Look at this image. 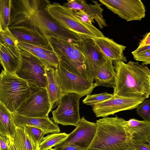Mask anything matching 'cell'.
<instances>
[{
    "mask_svg": "<svg viewBox=\"0 0 150 150\" xmlns=\"http://www.w3.org/2000/svg\"><path fill=\"white\" fill-rule=\"evenodd\" d=\"M46 0H11L9 26H24L37 30L46 38L53 36L77 43L81 37L62 26L46 9Z\"/></svg>",
    "mask_w": 150,
    "mask_h": 150,
    "instance_id": "1",
    "label": "cell"
},
{
    "mask_svg": "<svg viewBox=\"0 0 150 150\" xmlns=\"http://www.w3.org/2000/svg\"><path fill=\"white\" fill-rule=\"evenodd\" d=\"M116 74L113 95L125 97H144L150 95V70L138 62L127 63L113 62Z\"/></svg>",
    "mask_w": 150,
    "mask_h": 150,
    "instance_id": "2",
    "label": "cell"
},
{
    "mask_svg": "<svg viewBox=\"0 0 150 150\" xmlns=\"http://www.w3.org/2000/svg\"><path fill=\"white\" fill-rule=\"evenodd\" d=\"M126 121L117 116L97 120L96 135L86 150H134Z\"/></svg>",
    "mask_w": 150,
    "mask_h": 150,
    "instance_id": "3",
    "label": "cell"
},
{
    "mask_svg": "<svg viewBox=\"0 0 150 150\" xmlns=\"http://www.w3.org/2000/svg\"><path fill=\"white\" fill-rule=\"evenodd\" d=\"M47 38L59 62L66 69L78 76L91 80L85 65V57L77 43L53 36L48 37Z\"/></svg>",
    "mask_w": 150,
    "mask_h": 150,
    "instance_id": "4",
    "label": "cell"
},
{
    "mask_svg": "<svg viewBox=\"0 0 150 150\" xmlns=\"http://www.w3.org/2000/svg\"><path fill=\"white\" fill-rule=\"evenodd\" d=\"M46 9L57 23L80 37L93 39L105 36L93 24L83 21L71 9L64 5L50 2Z\"/></svg>",
    "mask_w": 150,
    "mask_h": 150,
    "instance_id": "5",
    "label": "cell"
},
{
    "mask_svg": "<svg viewBox=\"0 0 150 150\" xmlns=\"http://www.w3.org/2000/svg\"><path fill=\"white\" fill-rule=\"evenodd\" d=\"M0 78V102L13 113L31 96L32 88L16 74L4 70H2Z\"/></svg>",
    "mask_w": 150,
    "mask_h": 150,
    "instance_id": "6",
    "label": "cell"
},
{
    "mask_svg": "<svg viewBox=\"0 0 150 150\" xmlns=\"http://www.w3.org/2000/svg\"><path fill=\"white\" fill-rule=\"evenodd\" d=\"M21 63L16 74L31 88H47L46 66L37 57L20 49Z\"/></svg>",
    "mask_w": 150,
    "mask_h": 150,
    "instance_id": "7",
    "label": "cell"
},
{
    "mask_svg": "<svg viewBox=\"0 0 150 150\" xmlns=\"http://www.w3.org/2000/svg\"><path fill=\"white\" fill-rule=\"evenodd\" d=\"M31 88V96L14 113L28 117H49L48 114L53 106L50 102L47 88Z\"/></svg>",
    "mask_w": 150,
    "mask_h": 150,
    "instance_id": "8",
    "label": "cell"
},
{
    "mask_svg": "<svg viewBox=\"0 0 150 150\" xmlns=\"http://www.w3.org/2000/svg\"><path fill=\"white\" fill-rule=\"evenodd\" d=\"M81 97L74 93L64 94L58 102L57 108L52 112L54 123L76 126L81 120L79 99Z\"/></svg>",
    "mask_w": 150,
    "mask_h": 150,
    "instance_id": "9",
    "label": "cell"
},
{
    "mask_svg": "<svg viewBox=\"0 0 150 150\" xmlns=\"http://www.w3.org/2000/svg\"><path fill=\"white\" fill-rule=\"evenodd\" d=\"M56 68L60 87L64 94L74 93L82 97L90 94L96 87L92 81L69 72L60 62Z\"/></svg>",
    "mask_w": 150,
    "mask_h": 150,
    "instance_id": "10",
    "label": "cell"
},
{
    "mask_svg": "<svg viewBox=\"0 0 150 150\" xmlns=\"http://www.w3.org/2000/svg\"><path fill=\"white\" fill-rule=\"evenodd\" d=\"M107 8L127 21H141L145 17V7L140 0H99Z\"/></svg>",
    "mask_w": 150,
    "mask_h": 150,
    "instance_id": "11",
    "label": "cell"
},
{
    "mask_svg": "<svg viewBox=\"0 0 150 150\" xmlns=\"http://www.w3.org/2000/svg\"><path fill=\"white\" fill-rule=\"evenodd\" d=\"M97 128L96 123L87 120L83 116L66 139L54 148L56 150H60L63 147L73 146L86 150L94 138Z\"/></svg>",
    "mask_w": 150,
    "mask_h": 150,
    "instance_id": "12",
    "label": "cell"
},
{
    "mask_svg": "<svg viewBox=\"0 0 150 150\" xmlns=\"http://www.w3.org/2000/svg\"><path fill=\"white\" fill-rule=\"evenodd\" d=\"M146 99L144 97H125L113 95L93 106L92 110L96 117H105L120 111L136 108Z\"/></svg>",
    "mask_w": 150,
    "mask_h": 150,
    "instance_id": "13",
    "label": "cell"
},
{
    "mask_svg": "<svg viewBox=\"0 0 150 150\" xmlns=\"http://www.w3.org/2000/svg\"><path fill=\"white\" fill-rule=\"evenodd\" d=\"M77 44L85 57V64L87 73L93 82L99 69L108 59L98 48L92 39L81 37Z\"/></svg>",
    "mask_w": 150,
    "mask_h": 150,
    "instance_id": "14",
    "label": "cell"
},
{
    "mask_svg": "<svg viewBox=\"0 0 150 150\" xmlns=\"http://www.w3.org/2000/svg\"><path fill=\"white\" fill-rule=\"evenodd\" d=\"M92 39L98 48L108 59L113 62H127V57L123 53L126 48L125 46L118 44L112 39L105 36Z\"/></svg>",
    "mask_w": 150,
    "mask_h": 150,
    "instance_id": "15",
    "label": "cell"
},
{
    "mask_svg": "<svg viewBox=\"0 0 150 150\" xmlns=\"http://www.w3.org/2000/svg\"><path fill=\"white\" fill-rule=\"evenodd\" d=\"M93 4H88L85 0H67L64 4L65 6L71 9H79L86 13L97 23L102 29L108 25L103 15V9L97 1H92Z\"/></svg>",
    "mask_w": 150,
    "mask_h": 150,
    "instance_id": "16",
    "label": "cell"
},
{
    "mask_svg": "<svg viewBox=\"0 0 150 150\" xmlns=\"http://www.w3.org/2000/svg\"><path fill=\"white\" fill-rule=\"evenodd\" d=\"M17 126L24 127L30 126L40 129L45 134L59 133L60 130L58 126L52 121L49 117H25L16 113H12Z\"/></svg>",
    "mask_w": 150,
    "mask_h": 150,
    "instance_id": "17",
    "label": "cell"
},
{
    "mask_svg": "<svg viewBox=\"0 0 150 150\" xmlns=\"http://www.w3.org/2000/svg\"><path fill=\"white\" fill-rule=\"evenodd\" d=\"M0 59L4 71L16 74L21 63L20 49L0 44Z\"/></svg>",
    "mask_w": 150,
    "mask_h": 150,
    "instance_id": "18",
    "label": "cell"
},
{
    "mask_svg": "<svg viewBox=\"0 0 150 150\" xmlns=\"http://www.w3.org/2000/svg\"><path fill=\"white\" fill-rule=\"evenodd\" d=\"M8 29L18 41L41 46L49 44L47 38L36 30L24 26H9Z\"/></svg>",
    "mask_w": 150,
    "mask_h": 150,
    "instance_id": "19",
    "label": "cell"
},
{
    "mask_svg": "<svg viewBox=\"0 0 150 150\" xmlns=\"http://www.w3.org/2000/svg\"><path fill=\"white\" fill-rule=\"evenodd\" d=\"M126 125L134 143H146L150 137V120L132 118L126 121Z\"/></svg>",
    "mask_w": 150,
    "mask_h": 150,
    "instance_id": "20",
    "label": "cell"
},
{
    "mask_svg": "<svg viewBox=\"0 0 150 150\" xmlns=\"http://www.w3.org/2000/svg\"><path fill=\"white\" fill-rule=\"evenodd\" d=\"M47 78V86L50 102L53 106L58 103L61 97L64 94L61 90L56 68L46 66Z\"/></svg>",
    "mask_w": 150,
    "mask_h": 150,
    "instance_id": "21",
    "label": "cell"
},
{
    "mask_svg": "<svg viewBox=\"0 0 150 150\" xmlns=\"http://www.w3.org/2000/svg\"><path fill=\"white\" fill-rule=\"evenodd\" d=\"M116 77V74L113 62L108 59L98 70L95 76L94 84L96 87L103 86L114 88Z\"/></svg>",
    "mask_w": 150,
    "mask_h": 150,
    "instance_id": "22",
    "label": "cell"
},
{
    "mask_svg": "<svg viewBox=\"0 0 150 150\" xmlns=\"http://www.w3.org/2000/svg\"><path fill=\"white\" fill-rule=\"evenodd\" d=\"M16 127L12 113L0 102V135L13 139Z\"/></svg>",
    "mask_w": 150,
    "mask_h": 150,
    "instance_id": "23",
    "label": "cell"
},
{
    "mask_svg": "<svg viewBox=\"0 0 150 150\" xmlns=\"http://www.w3.org/2000/svg\"><path fill=\"white\" fill-rule=\"evenodd\" d=\"M14 138L22 150H40L39 146L27 134L24 127L17 126Z\"/></svg>",
    "mask_w": 150,
    "mask_h": 150,
    "instance_id": "24",
    "label": "cell"
},
{
    "mask_svg": "<svg viewBox=\"0 0 150 150\" xmlns=\"http://www.w3.org/2000/svg\"><path fill=\"white\" fill-rule=\"evenodd\" d=\"M65 133H52L44 137L39 145L40 150H48L62 143L68 136Z\"/></svg>",
    "mask_w": 150,
    "mask_h": 150,
    "instance_id": "25",
    "label": "cell"
},
{
    "mask_svg": "<svg viewBox=\"0 0 150 150\" xmlns=\"http://www.w3.org/2000/svg\"><path fill=\"white\" fill-rule=\"evenodd\" d=\"M11 6V0H0V30L8 28Z\"/></svg>",
    "mask_w": 150,
    "mask_h": 150,
    "instance_id": "26",
    "label": "cell"
},
{
    "mask_svg": "<svg viewBox=\"0 0 150 150\" xmlns=\"http://www.w3.org/2000/svg\"><path fill=\"white\" fill-rule=\"evenodd\" d=\"M18 46L20 49L26 51L30 53L54 52L49 44L47 45L41 46L18 41Z\"/></svg>",
    "mask_w": 150,
    "mask_h": 150,
    "instance_id": "27",
    "label": "cell"
},
{
    "mask_svg": "<svg viewBox=\"0 0 150 150\" xmlns=\"http://www.w3.org/2000/svg\"><path fill=\"white\" fill-rule=\"evenodd\" d=\"M31 54L40 60L45 66L56 68L59 62V60L54 52L33 53Z\"/></svg>",
    "mask_w": 150,
    "mask_h": 150,
    "instance_id": "28",
    "label": "cell"
},
{
    "mask_svg": "<svg viewBox=\"0 0 150 150\" xmlns=\"http://www.w3.org/2000/svg\"><path fill=\"white\" fill-rule=\"evenodd\" d=\"M18 41L12 33L8 28L0 30V44L14 48H19Z\"/></svg>",
    "mask_w": 150,
    "mask_h": 150,
    "instance_id": "29",
    "label": "cell"
},
{
    "mask_svg": "<svg viewBox=\"0 0 150 150\" xmlns=\"http://www.w3.org/2000/svg\"><path fill=\"white\" fill-rule=\"evenodd\" d=\"M113 95V94H109L107 92L98 94H88L83 100V103L92 107L96 104L111 98Z\"/></svg>",
    "mask_w": 150,
    "mask_h": 150,
    "instance_id": "30",
    "label": "cell"
},
{
    "mask_svg": "<svg viewBox=\"0 0 150 150\" xmlns=\"http://www.w3.org/2000/svg\"><path fill=\"white\" fill-rule=\"evenodd\" d=\"M27 134L38 146L41 142L44 136L46 134L42 129L33 127L26 126L24 127Z\"/></svg>",
    "mask_w": 150,
    "mask_h": 150,
    "instance_id": "31",
    "label": "cell"
},
{
    "mask_svg": "<svg viewBox=\"0 0 150 150\" xmlns=\"http://www.w3.org/2000/svg\"><path fill=\"white\" fill-rule=\"evenodd\" d=\"M137 115L143 120H149L150 99L145 100L136 108Z\"/></svg>",
    "mask_w": 150,
    "mask_h": 150,
    "instance_id": "32",
    "label": "cell"
},
{
    "mask_svg": "<svg viewBox=\"0 0 150 150\" xmlns=\"http://www.w3.org/2000/svg\"><path fill=\"white\" fill-rule=\"evenodd\" d=\"M132 55L136 60L142 62V65L150 64V51L144 52Z\"/></svg>",
    "mask_w": 150,
    "mask_h": 150,
    "instance_id": "33",
    "label": "cell"
},
{
    "mask_svg": "<svg viewBox=\"0 0 150 150\" xmlns=\"http://www.w3.org/2000/svg\"><path fill=\"white\" fill-rule=\"evenodd\" d=\"M71 9L74 12L75 14L83 21L90 24H92V22L94 23V19L83 11L79 9Z\"/></svg>",
    "mask_w": 150,
    "mask_h": 150,
    "instance_id": "34",
    "label": "cell"
},
{
    "mask_svg": "<svg viewBox=\"0 0 150 150\" xmlns=\"http://www.w3.org/2000/svg\"><path fill=\"white\" fill-rule=\"evenodd\" d=\"M10 140L7 136L0 135V150H8Z\"/></svg>",
    "mask_w": 150,
    "mask_h": 150,
    "instance_id": "35",
    "label": "cell"
},
{
    "mask_svg": "<svg viewBox=\"0 0 150 150\" xmlns=\"http://www.w3.org/2000/svg\"><path fill=\"white\" fill-rule=\"evenodd\" d=\"M150 45V32L146 34L139 43L138 47Z\"/></svg>",
    "mask_w": 150,
    "mask_h": 150,
    "instance_id": "36",
    "label": "cell"
},
{
    "mask_svg": "<svg viewBox=\"0 0 150 150\" xmlns=\"http://www.w3.org/2000/svg\"><path fill=\"white\" fill-rule=\"evenodd\" d=\"M134 150H150V145L146 143L133 144Z\"/></svg>",
    "mask_w": 150,
    "mask_h": 150,
    "instance_id": "37",
    "label": "cell"
},
{
    "mask_svg": "<svg viewBox=\"0 0 150 150\" xmlns=\"http://www.w3.org/2000/svg\"><path fill=\"white\" fill-rule=\"evenodd\" d=\"M8 138L10 143L8 150H21L18 145L13 141L12 138Z\"/></svg>",
    "mask_w": 150,
    "mask_h": 150,
    "instance_id": "38",
    "label": "cell"
},
{
    "mask_svg": "<svg viewBox=\"0 0 150 150\" xmlns=\"http://www.w3.org/2000/svg\"><path fill=\"white\" fill-rule=\"evenodd\" d=\"M149 51H150V45L142 47H138L135 50L132 52L131 53L132 54H133L139 53Z\"/></svg>",
    "mask_w": 150,
    "mask_h": 150,
    "instance_id": "39",
    "label": "cell"
},
{
    "mask_svg": "<svg viewBox=\"0 0 150 150\" xmlns=\"http://www.w3.org/2000/svg\"><path fill=\"white\" fill-rule=\"evenodd\" d=\"M60 150H84L80 148L73 146H68L62 147Z\"/></svg>",
    "mask_w": 150,
    "mask_h": 150,
    "instance_id": "40",
    "label": "cell"
},
{
    "mask_svg": "<svg viewBox=\"0 0 150 150\" xmlns=\"http://www.w3.org/2000/svg\"><path fill=\"white\" fill-rule=\"evenodd\" d=\"M146 142L150 145V137L147 139Z\"/></svg>",
    "mask_w": 150,
    "mask_h": 150,
    "instance_id": "41",
    "label": "cell"
},
{
    "mask_svg": "<svg viewBox=\"0 0 150 150\" xmlns=\"http://www.w3.org/2000/svg\"><path fill=\"white\" fill-rule=\"evenodd\" d=\"M48 150H56V149H55L54 148H52L50 149H49Z\"/></svg>",
    "mask_w": 150,
    "mask_h": 150,
    "instance_id": "42",
    "label": "cell"
},
{
    "mask_svg": "<svg viewBox=\"0 0 150 150\" xmlns=\"http://www.w3.org/2000/svg\"><path fill=\"white\" fill-rule=\"evenodd\" d=\"M149 120H150V119H149Z\"/></svg>",
    "mask_w": 150,
    "mask_h": 150,
    "instance_id": "43",
    "label": "cell"
}]
</instances>
